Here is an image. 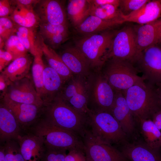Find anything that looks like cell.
Instances as JSON below:
<instances>
[{
  "mask_svg": "<svg viewBox=\"0 0 161 161\" xmlns=\"http://www.w3.org/2000/svg\"><path fill=\"white\" fill-rule=\"evenodd\" d=\"M39 26L40 36L44 39L52 35L68 33L67 24L55 25L40 23Z\"/></svg>",
  "mask_w": 161,
  "mask_h": 161,
  "instance_id": "obj_33",
  "label": "cell"
},
{
  "mask_svg": "<svg viewBox=\"0 0 161 161\" xmlns=\"http://www.w3.org/2000/svg\"><path fill=\"white\" fill-rule=\"evenodd\" d=\"M107 61L102 74L114 90L123 92L134 85L145 83L130 61L113 58Z\"/></svg>",
  "mask_w": 161,
  "mask_h": 161,
  "instance_id": "obj_6",
  "label": "cell"
},
{
  "mask_svg": "<svg viewBox=\"0 0 161 161\" xmlns=\"http://www.w3.org/2000/svg\"><path fill=\"white\" fill-rule=\"evenodd\" d=\"M67 150L46 148L41 161H65Z\"/></svg>",
  "mask_w": 161,
  "mask_h": 161,
  "instance_id": "obj_37",
  "label": "cell"
},
{
  "mask_svg": "<svg viewBox=\"0 0 161 161\" xmlns=\"http://www.w3.org/2000/svg\"><path fill=\"white\" fill-rule=\"evenodd\" d=\"M4 146L6 161H24L18 144L10 140L6 141Z\"/></svg>",
  "mask_w": 161,
  "mask_h": 161,
  "instance_id": "obj_34",
  "label": "cell"
},
{
  "mask_svg": "<svg viewBox=\"0 0 161 161\" xmlns=\"http://www.w3.org/2000/svg\"><path fill=\"white\" fill-rule=\"evenodd\" d=\"M122 92L134 120L139 122L151 119L161 109L154 85H136Z\"/></svg>",
  "mask_w": 161,
  "mask_h": 161,
  "instance_id": "obj_2",
  "label": "cell"
},
{
  "mask_svg": "<svg viewBox=\"0 0 161 161\" xmlns=\"http://www.w3.org/2000/svg\"><path fill=\"white\" fill-rule=\"evenodd\" d=\"M90 1L92 5L94 6L111 4L119 7L120 0H90Z\"/></svg>",
  "mask_w": 161,
  "mask_h": 161,
  "instance_id": "obj_42",
  "label": "cell"
},
{
  "mask_svg": "<svg viewBox=\"0 0 161 161\" xmlns=\"http://www.w3.org/2000/svg\"><path fill=\"white\" fill-rule=\"evenodd\" d=\"M4 151L5 148L4 146H1L0 149V161H6Z\"/></svg>",
  "mask_w": 161,
  "mask_h": 161,
  "instance_id": "obj_47",
  "label": "cell"
},
{
  "mask_svg": "<svg viewBox=\"0 0 161 161\" xmlns=\"http://www.w3.org/2000/svg\"><path fill=\"white\" fill-rule=\"evenodd\" d=\"M31 63L27 55L17 58L4 68L1 74L12 82L17 81L28 75Z\"/></svg>",
  "mask_w": 161,
  "mask_h": 161,
  "instance_id": "obj_25",
  "label": "cell"
},
{
  "mask_svg": "<svg viewBox=\"0 0 161 161\" xmlns=\"http://www.w3.org/2000/svg\"><path fill=\"white\" fill-rule=\"evenodd\" d=\"M38 41L48 66L59 75L64 83L70 80L73 77V74L65 64L59 55L47 45L41 37L38 38Z\"/></svg>",
  "mask_w": 161,
  "mask_h": 161,
  "instance_id": "obj_22",
  "label": "cell"
},
{
  "mask_svg": "<svg viewBox=\"0 0 161 161\" xmlns=\"http://www.w3.org/2000/svg\"><path fill=\"white\" fill-rule=\"evenodd\" d=\"M15 33L27 51L35 55L39 47L38 38H36L35 28L16 25Z\"/></svg>",
  "mask_w": 161,
  "mask_h": 161,
  "instance_id": "obj_29",
  "label": "cell"
},
{
  "mask_svg": "<svg viewBox=\"0 0 161 161\" xmlns=\"http://www.w3.org/2000/svg\"><path fill=\"white\" fill-rule=\"evenodd\" d=\"M115 33L109 31L85 35L75 46L88 60L91 68L100 70L107 61Z\"/></svg>",
  "mask_w": 161,
  "mask_h": 161,
  "instance_id": "obj_3",
  "label": "cell"
},
{
  "mask_svg": "<svg viewBox=\"0 0 161 161\" xmlns=\"http://www.w3.org/2000/svg\"><path fill=\"white\" fill-rule=\"evenodd\" d=\"M40 0H15L10 1L13 5H19L26 7L35 6Z\"/></svg>",
  "mask_w": 161,
  "mask_h": 161,
  "instance_id": "obj_43",
  "label": "cell"
},
{
  "mask_svg": "<svg viewBox=\"0 0 161 161\" xmlns=\"http://www.w3.org/2000/svg\"><path fill=\"white\" fill-rule=\"evenodd\" d=\"M87 84L89 109L94 112L104 111L110 112L116 92L103 74H98L89 77Z\"/></svg>",
  "mask_w": 161,
  "mask_h": 161,
  "instance_id": "obj_7",
  "label": "cell"
},
{
  "mask_svg": "<svg viewBox=\"0 0 161 161\" xmlns=\"http://www.w3.org/2000/svg\"><path fill=\"white\" fill-rule=\"evenodd\" d=\"M160 0V2L161 3V0Z\"/></svg>",
  "mask_w": 161,
  "mask_h": 161,
  "instance_id": "obj_51",
  "label": "cell"
},
{
  "mask_svg": "<svg viewBox=\"0 0 161 161\" xmlns=\"http://www.w3.org/2000/svg\"><path fill=\"white\" fill-rule=\"evenodd\" d=\"M159 44L161 47V41L160 42V43Z\"/></svg>",
  "mask_w": 161,
  "mask_h": 161,
  "instance_id": "obj_50",
  "label": "cell"
},
{
  "mask_svg": "<svg viewBox=\"0 0 161 161\" xmlns=\"http://www.w3.org/2000/svg\"><path fill=\"white\" fill-rule=\"evenodd\" d=\"M122 16L125 22H134L140 25L153 21L161 16L160 0H150L137 10L128 15H123Z\"/></svg>",
  "mask_w": 161,
  "mask_h": 161,
  "instance_id": "obj_19",
  "label": "cell"
},
{
  "mask_svg": "<svg viewBox=\"0 0 161 161\" xmlns=\"http://www.w3.org/2000/svg\"></svg>",
  "mask_w": 161,
  "mask_h": 161,
  "instance_id": "obj_53",
  "label": "cell"
},
{
  "mask_svg": "<svg viewBox=\"0 0 161 161\" xmlns=\"http://www.w3.org/2000/svg\"><path fill=\"white\" fill-rule=\"evenodd\" d=\"M115 92L114 100L110 113L125 133H130L134 129V119L122 92Z\"/></svg>",
  "mask_w": 161,
  "mask_h": 161,
  "instance_id": "obj_18",
  "label": "cell"
},
{
  "mask_svg": "<svg viewBox=\"0 0 161 161\" xmlns=\"http://www.w3.org/2000/svg\"><path fill=\"white\" fill-rule=\"evenodd\" d=\"M24 161H41L46 148L42 140L35 134L19 135L16 139Z\"/></svg>",
  "mask_w": 161,
  "mask_h": 161,
  "instance_id": "obj_16",
  "label": "cell"
},
{
  "mask_svg": "<svg viewBox=\"0 0 161 161\" xmlns=\"http://www.w3.org/2000/svg\"><path fill=\"white\" fill-rule=\"evenodd\" d=\"M149 0H120L119 8L123 15H128L140 9Z\"/></svg>",
  "mask_w": 161,
  "mask_h": 161,
  "instance_id": "obj_35",
  "label": "cell"
},
{
  "mask_svg": "<svg viewBox=\"0 0 161 161\" xmlns=\"http://www.w3.org/2000/svg\"><path fill=\"white\" fill-rule=\"evenodd\" d=\"M35 11L40 23L67 24L66 16L61 3L56 0H40Z\"/></svg>",
  "mask_w": 161,
  "mask_h": 161,
  "instance_id": "obj_13",
  "label": "cell"
},
{
  "mask_svg": "<svg viewBox=\"0 0 161 161\" xmlns=\"http://www.w3.org/2000/svg\"><path fill=\"white\" fill-rule=\"evenodd\" d=\"M140 122L145 144L152 149L158 151L161 148V132L151 119Z\"/></svg>",
  "mask_w": 161,
  "mask_h": 161,
  "instance_id": "obj_28",
  "label": "cell"
},
{
  "mask_svg": "<svg viewBox=\"0 0 161 161\" xmlns=\"http://www.w3.org/2000/svg\"><path fill=\"white\" fill-rule=\"evenodd\" d=\"M64 82L59 75L49 66H45L43 72L44 104L52 101L60 92Z\"/></svg>",
  "mask_w": 161,
  "mask_h": 161,
  "instance_id": "obj_21",
  "label": "cell"
},
{
  "mask_svg": "<svg viewBox=\"0 0 161 161\" xmlns=\"http://www.w3.org/2000/svg\"><path fill=\"white\" fill-rule=\"evenodd\" d=\"M131 62L147 83H161V47L160 44L151 46L138 54Z\"/></svg>",
  "mask_w": 161,
  "mask_h": 161,
  "instance_id": "obj_8",
  "label": "cell"
},
{
  "mask_svg": "<svg viewBox=\"0 0 161 161\" xmlns=\"http://www.w3.org/2000/svg\"><path fill=\"white\" fill-rule=\"evenodd\" d=\"M45 119L53 125L69 131L81 139L88 129L87 115L74 109L58 95L44 104Z\"/></svg>",
  "mask_w": 161,
  "mask_h": 161,
  "instance_id": "obj_1",
  "label": "cell"
},
{
  "mask_svg": "<svg viewBox=\"0 0 161 161\" xmlns=\"http://www.w3.org/2000/svg\"><path fill=\"white\" fill-rule=\"evenodd\" d=\"M89 15L105 20L121 21L125 22L123 14L119 7L113 5L107 4L98 6L92 5Z\"/></svg>",
  "mask_w": 161,
  "mask_h": 161,
  "instance_id": "obj_31",
  "label": "cell"
},
{
  "mask_svg": "<svg viewBox=\"0 0 161 161\" xmlns=\"http://www.w3.org/2000/svg\"><path fill=\"white\" fill-rule=\"evenodd\" d=\"M88 129L96 137L112 145L123 140L126 133L120 125L109 112H94L87 114Z\"/></svg>",
  "mask_w": 161,
  "mask_h": 161,
  "instance_id": "obj_5",
  "label": "cell"
},
{
  "mask_svg": "<svg viewBox=\"0 0 161 161\" xmlns=\"http://www.w3.org/2000/svg\"><path fill=\"white\" fill-rule=\"evenodd\" d=\"M82 139L86 157L92 161H126L122 153L94 136L88 129Z\"/></svg>",
  "mask_w": 161,
  "mask_h": 161,
  "instance_id": "obj_9",
  "label": "cell"
},
{
  "mask_svg": "<svg viewBox=\"0 0 161 161\" xmlns=\"http://www.w3.org/2000/svg\"><path fill=\"white\" fill-rule=\"evenodd\" d=\"M161 28V16L153 21L134 27L137 55L145 49L160 43Z\"/></svg>",
  "mask_w": 161,
  "mask_h": 161,
  "instance_id": "obj_14",
  "label": "cell"
},
{
  "mask_svg": "<svg viewBox=\"0 0 161 161\" xmlns=\"http://www.w3.org/2000/svg\"><path fill=\"white\" fill-rule=\"evenodd\" d=\"M34 134L42 140L46 148L67 151L84 148L82 139L73 133L56 126L44 119L34 128Z\"/></svg>",
  "mask_w": 161,
  "mask_h": 161,
  "instance_id": "obj_4",
  "label": "cell"
},
{
  "mask_svg": "<svg viewBox=\"0 0 161 161\" xmlns=\"http://www.w3.org/2000/svg\"><path fill=\"white\" fill-rule=\"evenodd\" d=\"M122 153L126 158L131 161H161V156L158 151L146 144H128Z\"/></svg>",
  "mask_w": 161,
  "mask_h": 161,
  "instance_id": "obj_24",
  "label": "cell"
},
{
  "mask_svg": "<svg viewBox=\"0 0 161 161\" xmlns=\"http://www.w3.org/2000/svg\"><path fill=\"white\" fill-rule=\"evenodd\" d=\"M20 125L12 112L2 103L0 106V138L6 141L16 139L19 135Z\"/></svg>",
  "mask_w": 161,
  "mask_h": 161,
  "instance_id": "obj_20",
  "label": "cell"
},
{
  "mask_svg": "<svg viewBox=\"0 0 161 161\" xmlns=\"http://www.w3.org/2000/svg\"><path fill=\"white\" fill-rule=\"evenodd\" d=\"M92 5L90 0H70L67 7L68 16L76 28L90 15Z\"/></svg>",
  "mask_w": 161,
  "mask_h": 161,
  "instance_id": "obj_27",
  "label": "cell"
},
{
  "mask_svg": "<svg viewBox=\"0 0 161 161\" xmlns=\"http://www.w3.org/2000/svg\"><path fill=\"white\" fill-rule=\"evenodd\" d=\"M4 47L6 51L12 54L13 60L27 55V50L15 33L11 35L5 41Z\"/></svg>",
  "mask_w": 161,
  "mask_h": 161,
  "instance_id": "obj_32",
  "label": "cell"
},
{
  "mask_svg": "<svg viewBox=\"0 0 161 161\" xmlns=\"http://www.w3.org/2000/svg\"><path fill=\"white\" fill-rule=\"evenodd\" d=\"M5 41L0 37V49H3V48L5 47Z\"/></svg>",
  "mask_w": 161,
  "mask_h": 161,
  "instance_id": "obj_48",
  "label": "cell"
},
{
  "mask_svg": "<svg viewBox=\"0 0 161 161\" xmlns=\"http://www.w3.org/2000/svg\"><path fill=\"white\" fill-rule=\"evenodd\" d=\"M13 60L12 54L7 51L0 49V70L2 72L4 67Z\"/></svg>",
  "mask_w": 161,
  "mask_h": 161,
  "instance_id": "obj_41",
  "label": "cell"
},
{
  "mask_svg": "<svg viewBox=\"0 0 161 161\" xmlns=\"http://www.w3.org/2000/svg\"><path fill=\"white\" fill-rule=\"evenodd\" d=\"M43 53L39 47L34 59L32 68V80L36 91L43 100L44 94L43 72L45 67L42 58Z\"/></svg>",
  "mask_w": 161,
  "mask_h": 161,
  "instance_id": "obj_30",
  "label": "cell"
},
{
  "mask_svg": "<svg viewBox=\"0 0 161 161\" xmlns=\"http://www.w3.org/2000/svg\"><path fill=\"white\" fill-rule=\"evenodd\" d=\"M11 82L2 74L0 76V90L3 96L5 93L8 87L10 85Z\"/></svg>",
  "mask_w": 161,
  "mask_h": 161,
  "instance_id": "obj_44",
  "label": "cell"
},
{
  "mask_svg": "<svg viewBox=\"0 0 161 161\" xmlns=\"http://www.w3.org/2000/svg\"><path fill=\"white\" fill-rule=\"evenodd\" d=\"M135 39L134 28L131 26L124 27L116 32L107 61L113 58L131 62L137 55Z\"/></svg>",
  "mask_w": 161,
  "mask_h": 161,
  "instance_id": "obj_10",
  "label": "cell"
},
{
  "mask_svg": "<svg viewBox=\"0 0 161 161\" xmlns=\"http://www.w3.org/2000/svg\"><path fill=\"white\" fill-rule=\"evenodd\" d=\"M68 33L58 34L49 36L44 39L51 48H56L61 45L67 39Z\"/></svg>",
  "mask_w": 161,
  "mask_h": 161,
  "instance_id": "obj_39",
  "label": "cell"
},
{
  "mask_svg": "<svg viewBox=\"0 0 161 161\" xmlns=\"http://www.w3.org/2000/svg\"><path fill=\"white\" fill-rule=\"evenodd\" d=\"M10 1L0 0V17L9 16L12 13L14 7H13Z\"/></svg>",
  "mask_w": 161,
  "mask_h": 161,
  "instance_id": "obj_40",
  "label": "cell"
},
{
  "mask_svg": "<svg viewBox=\"0 0 161 161\" xmlns=\"http://www.w3.org/2000/svg\"><path fill=\"white\" fill-rule=\"evenodd\" d=\"M13 6L14 8L10 17L16 24L24 27L34 28L39 25L40 21L33 10V7Z\"/></svg>",
  "mask_w": 161,
  "mask_h": 161,
  "instance_id": "obj_26",
  "label": "cell"
},
{
  "mask_svg": "<svg viewBox=\"0 0 161 161\" xmlns=\"http://www.w3.org/2000/svg\"><path fill=\"white\" fill-rule=\"evenodd\" d=\"M16 24L10 16L0 18V37L5 41L15 33Z\"/></svg>",
  "mask_w": 161,
  "mask_h": 161,
  "instance_id": "obj_36",
  "label": "cell"
},
{
  "mask_svg": "<svg viewBox=\"0 0 161 161\" xmlns=\"http://www.w3.org/2000/svg\"><path fill=\"white\" fill-rule=\"evenodd\" d=\"M124 22L121 21L105 20L89 15L76 29L79 32L86 35L109 31Z\"/></svg>",
  "mask_w": 161,
  "mask_h": 161,
  "instance_id": "obj_23",
  "label": "cell"
},
{
  "mask_svg": "<svg viewBox=\"0 0 161 161\" xmlns=\"http://www.w3.org/2000/svg\"><path fill=\"white\" fill-rule=\"evenodd\" d=\"M85 78L78 75L73 77L68 84L63 87L58 95L77 111L87 115L90 110L88 107L87 81Z\"/></svg>",
  "mask_w": 161,
  "mask_h": 161,
  "instance_id": "obj_11",
  "label": "cell"
},
{
  "mask_svg": "<svg viewBox=\"0 0 161 161\" xmlns=\"http://www.w3.org/2000/svg\"></svg>",
  "mask_w": 161,
  "mask_h": 161,
  "instance_id": "obj_52",
  "label": "cell"
},
{
  "mask_svg": "<svg viewBox=\"0 0 161 161\" xmlns=\"http://www.w3.org/2000/svg\"><path fill=\"white\" fill-rule=\"evenodd\" d=\"M87 161H92V160H90V159L87 158Z\"/></svg>",
  "mask_w": 161,
  "mask_h": 161,
  "instance_id": "obj_49",
  "label": "cell"
},
{
  "mask_svg": "<svg viewBox=\"0 0 161 161\" xmlns=\"http://www.w3.org/2000/svg\"><path fill=\"white\" fill-rule=\"evenodd\" d=\"M14 102L42 107L44 102L38 94L32 80L28 76L12 82L3 96Z\"/></svg>",
  "mask_w": 161,
  "mask_h": 161,
  "instance_id": "obj_12",
  "label": "cell"
},
{
  "mask_svg": "<svg viewBox=\"0 0 161 161\" xmlns=\"http://www.w3.org/2000/svg\"><path fill=\"white\" fill-rule=\"evenodd\" d=\"M154 86L159 102L161 106V83L157 84Z\"/></svg>",
  "mask_w": 161,
  "mask_h": 161,
  "instance_id": "obj_46",
  "label": "cell"
},
{
  "mask_svg": "<svg viewBox=\"0 0 161 161\" xmlns=\"http://www.w3.org/2000/svg\"><path fill=\"white\" fill-rule=\"evenodd\" d=\"M151 119L156 127L161 132V109L153 115Z\"/></svg>",
  "mask_w": 161,
  "mask_h": 161,
  "instance_id": "obj_45",
  "label": "cell"
},
{
  "mask_svg": "<svg viewBox=\"0 0 161 161\" xmlns=\"http://www.w3.org/2000/svg\"><path fill=\"white\" fill-rule=\"evenodd\" d=\"M2 102L13 114L22 127H27L34 122L43 107L14 102L4 97H3Z\"/></svg>",
  "mask_w": 161,
  "mask_h": 161,
  "instance_id": "obj_17",
  "label": "cell"
},
{
  "mask_svg": "<svg viewBox=\"0 0 161 161\" xmlns=\"http://www.w3.org/2000/svg\"><path fill=\"white\" fill-rule=\"evenodd\" d=\"M59 55L73 74L83 77L89 75L90 63L76 46L66 47Z\"/></svg>",
  "mask_w": 161,
  "mask_h": 161,
  "instance_id": "obj_15",
  "label": "cell"
},
{
  "mask_svg": "<svg viewBox=\"0 0 161 161\" xmlns=\"http://www.w3.org/2000/svg\"><path fill=\"white\" fill-rule=\"evenodd\" d=\"M65 161H87L84 149L76 148L68 151Z\"/></svg>",
  "mask_w": 161,
  "mask_h": 161,
  "instance_id": "obj_38",
  "label": "cell"
}]
</instances>
